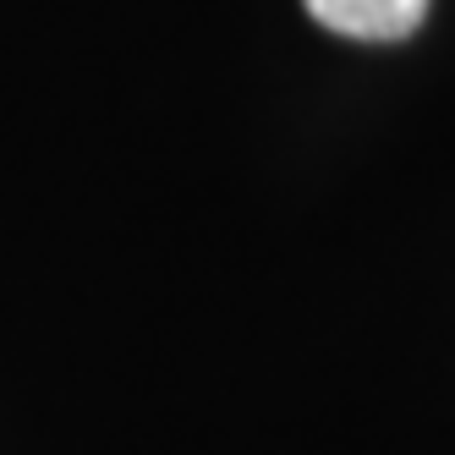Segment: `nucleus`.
Here are the masks:
<instances>
[{"label":"nucleus","mask_w":455,"mask_h":455,"mask_svg":"<svg viewBox=\"0 0 455 455\" xmlns=\"http://www.w3.org/2000/svg\"><path fill=\"white\" fill-rule=\"evenodd\" d=\"M307 17L323 22L340 39H368V44H395L417 34L428 17V0H302Z\"/></svg>","instance_id":"obj_1"}]
</instances>
